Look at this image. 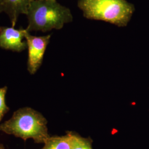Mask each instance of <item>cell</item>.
I'll return each mask as SVG.
<instances>
[{
    "label": "cell",
    "instance_id": "1",
    "mask_svg": "<svg viewBox=\"0 0 149 149\" xmlns=\"http://www.w3.org/2000/svg\"><path fill=\"white\" fill-rule=\"evenodd\" d=\"M26 15L28 20L26 29L29 32L59 30L73 21L69 8L56 0H32Z\"/></svg>",
    "mask_w": 149,
    "mask_h": 149
},
{
    "label": "cell",
    "instance_id": "5",
    "mask_svg": "<svg viewBox=\"0 0 149 149\" xmlns=\"http://www.w3.org/2000/svg\"><path fill=\"white\" fill-rule=\"evenodd\" d=\"M27 29L15 27H0V47L13 52H21L27 48L26 41H23Z\"/></svg>",
    "mask_w": 149,
    "mask_h": 149
},
{
    "label": "cell",
    "instance_id": "3",
    "mask_svg": "<svg viewBox=\"0 0 149 149\" xmlns=\"http://www.w3.org/2000/svg\"><path fill=\"white\" fill-rule=\"evenodd\" d=\"M77 6L86 18L118 27L127 26L135 10L133 4L127 0H79Z\"/></svg>",
    "mask_w": 149,
    "mask_h": 149
},
{
    "label": "cell",
    "instance_id": "8",
    "mask_svg": "<svg viewBox=\"0 0 149 149\" xmlns=\"http://www.w3.org/2000/svg\"><path fill=\"white\" fill-rule=\"evenodd\" d=\"M72 149H93L90 139L85 138L79 135L71 132Z\"/></svg>",
    "mask_w": 149,
    "mask_h": 149
},
{
    "label": "cell",
    "instance_id": "6",
    "mask_svg": "<svg viewBox=\"0 0 149 149\" xmlns=\"http://www.w3.org/2000/svg\"><path fill=\"white\" fill-rule=\"evenodd\" d=\"M32 0H0V13L4 12L10 18L12 27L16 26L19 16L27 15Z\"/></svg>",
    "mask_w": 149,
    "mask_h": 149
},
{
    "label": "cell",
    "instance_id": "7",
    "mask_svg": "<svg viewBox=\"0 0 149 149\" xmlns=\"http://www.w3.org/2000/svg\"><path fill=\"white\" fill-rule=\"evenodd\" d=\"M41 149H72L71 132L64 136H50Z\"/></svg>",
    "mask_w": 149,
    "mask_h": 149
},
{
    "label": "cell",
    "instance_id": "9",
    "mask_svg": "<svg viewBox=\"0 0 149 149\" xmlns=\"http://www.w3.org/2000/svg\"><path fill=\"white\" fill-rule=\"evenodd\" d=\"M7 87L5 86L0 88V122L6 114L10 110L6 103V95Z\"/></svg>",
    "mask_w": 149,
    "mask_h": 149
},
{
    "label": "cell",
    "instance_id": "10",
    "mask_svg": "<svg viewBox=\"0 0 149 149\" xmlns=\"http://www.w3.org/2000/svg\"><path fill=\"white\" fill-rule=\"evenodd\" d=\"M0 149H5V147L3 144L0 143Z\"/></svg>",
    "mask_w": 149,
    "mask_h": 149
},
{
    "label": "cell",
    "instance_id": "2",
    "mask_svg": "<svg viewBox=\"0 0 149 149\" xmlns=\"http://www.w3.org/2000/svg\"><path fill=\"white\" fill-rule=\"evenodd\" d=\"M0 132L27 140L32 139L36 143H45L50 136L47 120L43 115L29 107L16 111L9 120L0 124Z\"/></svg>",
    "mask_w": 149,
    "mask_h": 149
},
{
    "label": "cell",
    "instance_id": "4",
    "mask_svg": "<svg viewBox=\"0 0 149 149\" xmlns=\"http://www.w3.org/2000/svg\"><path fill=\"white\" fill-rule=\"evenodd\" d=\"M51 36V34L40 37L33 36L28 31L26 33L25 38L28 50L27 68L31 74L36 73L42 65L44 55L50 42Z\"/></svg>",
    "mask_w": 149,
    "mask_h": 149
}]
</instances>
